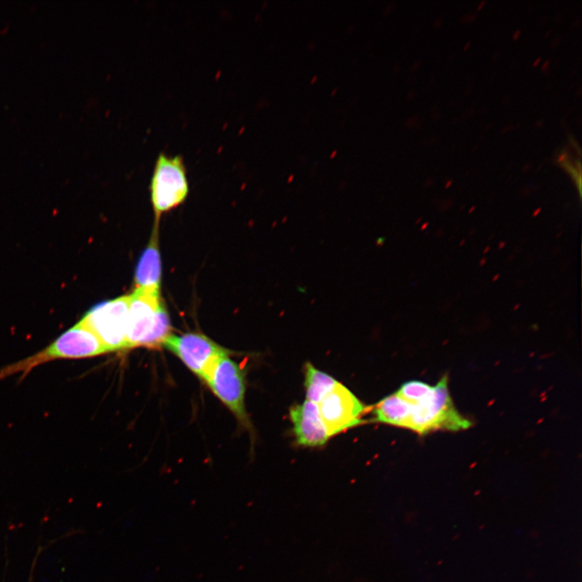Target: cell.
Listing matches in <instances>:
<instances>
[{
	"mask_svg": "<svg viewBox=\"0 0 582 582\" xmlns=\"http://www.w3.org/2000/svg\"><path fill=\"white\" fill-rule=\"evenodd\" d=\"M448 385L447 375L435 385L418 380L403 384L396 393L406 402L404 428L420 435L439 430L458 432L470 429L472 422L457 410Z\"/></svg>",
	"mask_w": 582,
	"mask_h": 582,
	"instance_id": "cell-1",
	"label": "cell"
},
{
	"mask_svg": "<svg viewBox=\"0 0 582 582\" xmlns=\"http://www.w3.org/2000/svg\"><path fill=\"white\" fill-rule=\"evenodd\" d=\"M129 296L127 350L163 347L172 326L160 290L136 289Z\"/></svg>",
	"mask_w": 582,
	"mask_h": 582,
	"instance_id": "cell-2",
	"label": "cell"
},
{
	"mask_svg": "<svg viewBox=\"0 0 582 582\" xmlns=\"http://www.w3.org/2000/svg\"><path fill=\"white\" fill-rule=\"evenodd\" d=\"M108 353L100 340L80 321L41 351L0 369V380L18 375L23 380L37 366L55 360L89 358Z\"/></svg>",
	"mask_w": 582,
	"mask_h": 582,
	"instance_id": "cell-3",
	"label": "cell"
},
{
	"mask_svg": "<svg viewBox=\"0 0 582 582\" xmlns=\"http://www.w3.org/2000/svg\"><path fill=\"white\" fill-rule=\"evenodd\" d=\"M129 300L125 295L97 304L81 320L109 353L127 350Z\"/></svg>",
	"mask_w": 582,
	"mask_h": 582,
	"instance_id": "cell-4",
	"label": "cell"
},
{
	"mask_svg": "<svg viewBox=\"0 0 582 582\" xmlns=\"http://www.w3.org/2000/svg\"><path fill=\"white\" fill-rule=\"evenodd\" d=\"M156 218L179 206L188 192L186 169L181 155L160 154L150 185Z\"/></svg>",
	"mask_w": 582,
	"mask_h": 582,
	"instance_id": "cell-5",
	"label": "cell"
},
{
	"mask_svg": "<svg viewBox=\"0 0 582 582\" xmlns=\"http://www.w3.org/2000/svg\"><path fill=\"white\" fill-rule=\"evenodd\" d=\"M205 382L222 401L242 427L251 429V422L245 406V370L230 357L229 354L221 357L210 370Z\"/></svg>",
	"mask_w": 582,
	"mask_h": 582,
	"instance_id": "cell-6",
	"label": "cell"
},
{
	"mask_svg": "<svg viewBox=\"0 0 582 582\" xmlns=\"http://www.w3.org/2000/svg\"><path fill=\"white\" fill-rule=\"evenodd\" d=\"M163 347L175 354L188 369L205 382L218 360L228 350L220 347L204 334L188 332L171 335L165 340Z\"/></svg>",
	"mask_w": 582,
	"mask_h": 582,
	"instance_id": "cell-7",
	"label": "cell"
},
{
	"mask_svg": "<svg viewBox=\"0 0 582 582\" xmlns=\"http://www.w3.org/2000/svg\"><path fill=\"white\" fill-rule=\"evenodd\" d=\"M318 406L330 436L362 424L366 409L354 393L340 382Z\"/></svg>",
	"mask_w": 582,
	"mask_h": 582,
	"instance_id": "cell-8",
	"label": "cell"
},
{
	"mask_svg": "<svg viewBox=\"0 0 582 582\" xmlns=\"http://www.w3.org/2000/svg\"><path fill=\"white\" fill-rule=\"evenodd\" d=\"M290 416L299 446H322L330 439L318 404L309 401L296 404L290 408Z\"/></svg>",
	"mask_w": 582,
	"mask_h": 582,
	"instance_id": "cell-9",
	"label": "cell"
},
{
	"mask_svg": "<svg viewBox=\"0 0 582 582\" xmlns=\"http://www.w3.org/2000/svg\"><path fill=\"white\" fill-rule=\"evenodd\" d=\"M158 221L147 249L138 263L136 273V289L160 290L161 259L159 250Z\"/></svg>",
	"mask_w": 582,
	"mask_h": 582,
	"instance_id": "cell-10",
	"label": "cell"
},
{
	"mask_svg": "<svg viewBox=\"0 0 582 582\" xmlns=\"http://www.w3.org/2000/svg\"><path fill=\"white\" fill-rule=\"evenodd\" d=\"M339 384L332 376L316 369L310 363L305 364V388L307 400L319 404Z\"/></svg>",
	"mask_w": 582,
	"mask_h": 582,
	"instance_id": "cell-11",
	"label": "cell"
},
{
	"mask_svg": "<svg viewBox=\"0 0 582 582\" xmlns=\"http://www.w3.org/2000/svg\"><path fill=\"white\" fill-rule=\"evenodd\" d=\"M374 413L376 422L394 425L396 427H406V402L396 392L377 404Z\"/></svg>",
	"mask_w": 582,
	"mask_h": 582,
	"instance_id": "cell-12",
	"label": "cell"
},
{
	"mask_svg": "<svg viewBox=\"0 0 582 582\" xmlns=\"http://www.w3.org/2000/svg\"><path fill=\"white\" fill-rule=\"evenodd\" d=\"M541 212V208H538L537 209L535 210V212L533 213V214H532L533 217L538 216V215L540 214Z\"/></svg>",
	"mask_w": 582,
	"mask_h": 582,
	"instance_id": "cell-13",
	"label": "cell"
},
{
	"mask_svg": "<svg viewBox=\"0 0 582 582\" xmlns=\"http://www.w3.org/2000/svg\"><path fill=\"white\" fill-rule=\"evenodd\" d=\"M505 245V241H501V242H499V245H498V249H499V250H503V249H504Z\"/></svg>",
	"mask_w": 582,
	"mask_h": 582,
	"instance_id": "cell-14",
	"label": "cell"
},
{
	"mask_svg": "<svg viewBox=\"0 0 582 582\" xmlns=\"http://www.w3.org/2000/svg\"><path fill=\"white\" fill-rule=\"evenodd\" d=\"M486 262H487L486 258H483V259H481V261H479V266H484L485 265V264H486Z\"/></svg>",
	"mask_w": 582,
	"mask_h": 582,
	"instance_id": "cell-15",
	"label": "cell"
},
{
	"mask_svg": "<svg viewBox=\"0 0 582 582\" xmlns=\"http://www.w3.org/2000/svg\"><path fill=\"white\" fill-rule=\"evenodd\" d=\"M499 278H500V274L495 275V276L493 277V278L492 281H493V282L498 281V280L499 279Z\"/></svg>",
	"mask_w": 582,
	"mask_h": 582,
	"instance_id": "cell-16",
	"label": "cell"
},
{
	"mask_svg": "<svg viewBox=\"0 0 582 582\" xmlns=\"http://www.w3.org/2000/svg\"><path fill=\"white\" fill-rule=\"evenodd\" d=\"M428 225H429V224H428V223H425V224L422 226V231H424V230L427 229V228H428Z\"/></svg>",
	"mask_w": 582,
	"mask_h": 582,
	"instance_id": "cell-17",
	"label": "cell"
},
{
	"mask_svg": "<svg viewBox=\"0 0 582 582\" xmlns=\"http://www.w3.org/2000/svg\"><path fill=\"white\" fill-rule=\"evenodd\" d=\"M489 250H490V246H488V247H486V249H485V250H484V254H486V253H488V252L489 251Z\"/></svg>",
	"mask_w": 582,
	"mask_h": 582,
	"instance_id": "cell-18",
	"label": "cell"
},
{
	"mask_svg": "<svg viewBox=\"0 0 582 582\" xmlns=\"http://www.w3.org/2000/svg\"><path fill=\"white\" fill-rule=\"evenodd\" d=\"M475 209H476V207H472L470 209V210H469V214H472V212H474V210H475Z\"/></svg>",
	"mask_w": 582,
	"mask_h": 582,
	"instance_id": "cell-19",
	"label": "cell"
},
{
	"mask_svg": "<svg viewBox=\"0 0 582 582\" xmlns=\"http://www.w3.org/2000/svg\"><path fill=\"white\" fill-rule=\"evenodd\" d=\"M465 242H466V240H463L462 242L460 244V246H463V245L465 244Z\"/></svg>",
	"mask_w": 582,
	"mask_h": 582,
	"instance_id": "cell-20",
	"label": "cell"
},
{
	"mask_svg": "<svg viewBox=\"0 0 582 582\" xmlns=\"http://www.w3.org/2000/svg\"><path fill=\"white\" fill-rule=\"evenodd\" d=\"M316 79H317V77H314V79H312V81H311V84H313V83L315 82V81H316Z\"/></svg>",
	"mask_w": 582,
	"mask_h": 582,
	"instance_id": "cell-21",
	"label": "cell"
},
{
	"mask_svg": "<svg viewBox=\"0 0 582 582\" xmlns=\"http://www.w3.org/2000/svg\"><path fill=\"white\" fill-rule=\"evenodd\" d=\"M336 154H337V150H335V152H334V153H332V157H333V156H334V155H335Z\"/></svg>",
	"mask_w": 582,
	"mask_h": 582,
	"instance_id": "cell-22",
	"label": "cell"
},
{
	"mask_svg": "<svg viewBox=\"0 0 582 582\" xmlns=\"http://www.w3.org/2000/svg\"><path fill=\"white\" fill-rule=\"evenodd\" d=\"M336 91H337V89L334 90V91H333V93H332V96H333L334 94H335V93H336Z\"/></svg>",
	"mask_w": 582,
	"mask_h": 582,
	"instance_id": "cell-23",
	"label": "cell"
}]
</instances>
